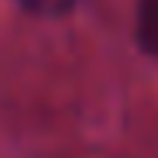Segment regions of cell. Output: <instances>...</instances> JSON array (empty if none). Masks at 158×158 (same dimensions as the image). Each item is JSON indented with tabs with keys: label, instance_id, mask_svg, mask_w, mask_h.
<instances>
[{
	"label": "cell",
	"instance_id": "6da1fadb",
	"mask_svg": "<svg viewBox=\"0 0 158 158\" xmlns=\"http://www.w3.org/2000/svg\"><path fill=\"white\" fill-rule=\"evenodd\" d=\"M138 45L144 55L158 59V0H141L138 4Z\"/></svg>",
	"mask_w": 158,
	"mask_h": 158
},
{
	"label": "cell",
	"instance_id": "7a4b0ae2",
	"mask_svg": "<svg viewBox=\"0 0 158 158\" xmlns=\"http://www.w3.org/2000/svg\"><path fill=\"white\" fill-rule=\"evenodd\" d=\"M21 10H28L35 17H65L76 7H83L86 0H14Z\"/></svg>",
	"mask_w": 158,
	"mask_h": 158
}]
</instances>
